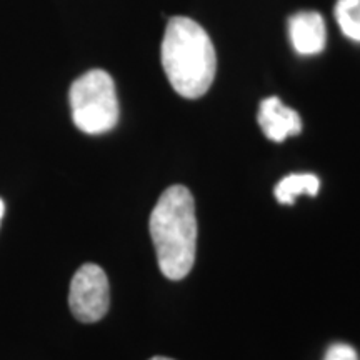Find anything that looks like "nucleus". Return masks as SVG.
Instances as JSON below:
<instances>
[{"instance_id": "nucleus-5", "label": "nucleus", "mask_w": 360, "mask_h": 360, "mask_svg": "<svg viewBox=\"0 0 360 360\" xmlns=\"http://www.w3.org/2000/svg\"><path fill=\"white\" fill-rule=\"evenodd\" d=\"M257 120L265 137L274 142H283L287 137L299 135L302 130L300 115L278 97H267L260 102Z\"/></svg>"}, {"instance_id": "nucleus-1", "label": "nucleus", "mask_w": 360, "mask_h": 360, "mask_svg": "<svg viewBox=\"0 0 360 360\" xmlns=\"http://www.w3.org/2000/svg\"><path fill=\"white\" fill-rule=\"evenodd\" d=\"M160 272L170 281H182L195 262L197 219L191 191L172 186L162 192L148 220Z\"/></svg>"}, {"instance_id": "nucleus-2", "label": "nucleus", "mask_w": 360, "mask_h": 360, "mask_svg": "<svg viewBox=\"0 0 360 360\" xmlns=\"http://www.w3.org/2000/svg\"><path fill=\"white\" fill-rule=\"evenodd\" d=\"M162 67L179 96L199 98L207 94L217 70V56L204 27L188 17L169 20L160 49Z\"/></svg>"}, {"instance_id": "nucleus-8", "label": "nucleus", "mask_w": 360, "mask_h": 360, "mask_svg": "<svg viewBox=\"0 0 360 360\" xmlns=\"http://www.w3.org/2000/svg\"><path fill=\"white\" fill-rule=\"evenodd\" d=\"M334 13L342 34L360 42V0H337Z\"/></svg>"}, {"instance_id": "nucleus-3", "label": "nucleus", "mask_w": 360, "mask_h": 360, "mask_svg": "<svg viewBox=\"0 0 360 360\" xmlns=\"http://www.w3.org/2000/svg\"><path fill=\"white\" fill-rule=\"evenodd\" d=\"M69 101L75 127L84 134H105L119 122L115 84L105 70H89L75 80L70 87Z\"/></svg>"}, {"instance_id": "nucleus-7", "label": "nucleus", "mask_w": 360, "mask_h": 360, "mask_svg": "<svg viewBox=\"0 0 360 360\" xmlns=\"http://www.w3.org/2000/svg\"><path fill=\"white\" fill-rule=\"evenodd\" d=\"M321 180L314 174H290L283 177L276 186V197L281 204H294V200L299 195L315 197L319 193Z\"/></svg>"}, {"instance_id": "nucleus-11", "label": "nucleus", "mask_w": 360, "mask_h": 360, "mask_svg": "<svg viewBox=\"0 0 360 360\" xmlns=\"http://www.w3.org/2000/svg\"><path fill=\"white\" fill-rule=\"evenodd\" d=\"M150 360H172V359H169V357H160V355H157V357H152Z\"/></svg>"}, {"instance_id": "nucleus-10", "label": "nucleus", "mask_w": 360, "mask_h": 360, "mask_svg": "<svg viewBox=\"0 0 360 360\" xmlns=\"http://www.w3.org/2000/svg\"><path fill=\"white\" fill-rule=\"evenodd\" d=\"M4 212H6V204H4V200H2V199H0V222H2Z\"/></svg>"}, {"instance_id": "nucleus-6", "label": "nucleus", "mask_w": 360, "mask_h": 360, "mask_svg": "<svg viewBox=\"0 0 360 360\" xmlns=\"http://www.w3.org/2000/svg\"><path fill=\"white\" fill-rule=\"evenodd\" d=\"M289 35L297 53L317 56L326 49V20L319 12H297L289 19Z\"/></svg>"}, {"instance_id": "nucleus-4", "label": "nucleus", "mask_w": 360, "mask_h": 360, "mask_svg": "<svg viewBox=\"0 0 360 360\" xmlns=\"http://www.w3.org/2000/svg\"><path fill=\"white\" fill-rule=\"evenodd\" d=\"M110 304L109 278L102 267L84 264L70 282L69 305L77 321L84 323L98 322L107 314Z\"/></svg>"}, {"instance_id": "nucleus-9", "label": "nucleus", "mask_w": 360, "mask_h": 360, "mask_svg": "<svg viewBox=\"0 0 360 360\" xmlns=\"http://www.w3.org/2000/svg\"><path fill=\"white\" fill-rule=\"evenodd\" d=\"M323 360H359L357 352L349 344H332L327 349Z\"/></svg>"}]
</instances>
